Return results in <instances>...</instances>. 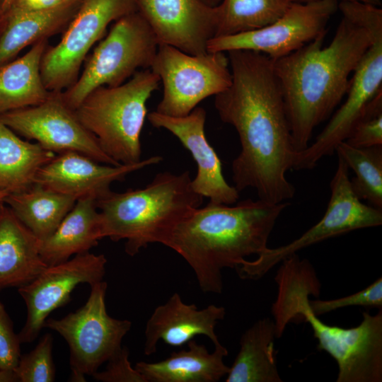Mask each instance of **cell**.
I'll return each mask as SVG.
<instances>
[{
    "label": "cell",
    "instance_id": "32",
    "mask_svg": "<svg viewBox=\"0 0 382 382\" xmlns=\"http://www.w3.org/2000/svg\"><path fill=\"white\" fill-rule=\"evenodd\" d=\"M18 334L13 330V323L0 301V375L2 382L16 381L14 369L21 356Z\"/></svg>",
    "mask_w": 382,
    "mask_h": 382
},
{
    "label": "cell",
    "instance_id": "2",
    "mask_svg": "<svg viewBox=\"0 0 382 382\" xmlns=\"http://www.w3.org/2000/svg\"><path fill=\"white\" fill-rule=\"evenodd\" d=\"M323 34L298 50L273 59L294 147L304 150L316 127L347 94L359 62L371 44L369 30L342 16L327 47Z\"/></svg>",
    "mask_w": 382,
    "mask_h": 382
},
{
    "label": "cell",
    "instance_id": "35",
    "mask_svg": "<svg viewBox=\"0 0 382 382\" xmlns=\"http://www.w3.org/2000/svg\"><path fill=\"white\" fill-rule=\"evenodd\" d=\"M66 1V0H13L10 8L22 11H44L57 7Z\"/></svg>",
    "mask_w": 382,
    "mask_h": 382
},
{
    "label": "cell",
    "instance_id": "1",
    "mask_svg": "<svg viewBox=\"0 0 382 382\" xmlns=\"http://www.w3.org/2000/svg\"><path fill=\"white\" fill-rule=\"evenodd\" d=\"M232 76L228 88L215 96L220 119L236 130L241 150L231 166L238 192L250 187L258 199L278 204L292 199L296 189L286 177L296 151L274 60L251 50L228 52Z\"/></svg>",
    "mask_w": 382,
    "mask_h": 382
},
{
    "label": "cell",
    "instance_id": "22",
    "mask_svg": "<svg viewBox=\"0 0 382 382\" xmlns=\"http://www.w3.org/2000/svg\"><path fill=\"white\" fill-rule=\"evenodd\" d=\"M103 238L96 200H76L53 233L40 241V255L47 266L65 262L78 254L89 252Z\"/></svg>",
    "mask_w": 382,
    "mask_h": 382
},
{
    "label": "cell",
    "instance_id": "33",
    "mask_svg": "<svg viewBox=\"0 0 382 382\" xmlns=\"http://www.w3.org/2000/svg\"><path fill=\"white\" fill-rule=\"evenodd\" d=\"M310 307L318 316L350 306L382 307V277L362 290L339 299L310 300Z\"/></svg>",
    "mask_w": 382,
    "mask_h": 382
},
{
    "label": "cell",
    "instance_id": "39",
    "mask_svg": "<svg viewBox=\"0 0 382 382\" xmlns=\"http://www.w3.org/2000/svg\"><path fill=\"white\" fill-rule=\"evenodd\" d=\"M8 195V192H0V202L4 201V198Z\"/></svg>",
    "mask_w": 382,
    "mask_h": 382
},
{
    "label": "cell",
    "instance_id": "36",
    "mask_svg": "<svg viewBox=\"0 0 382 382\" xmlns=\"http://www.w3.org/2000/svg\"><path fill=\"white\" fill-rule=\"evenodd\" d=\"M315 0H291V2H307ZM337 1H358L378 6L381 0H337Z\"/></svg>",
    "mask_w": 382,
    "mask_h": 382
},
{
    "label": "cell",
    "instance_id": "8",
    "mask_svg": "<svg viewBox=\"0 0 382 382\" xmlns=\"http://www.w3.org/2000/svg\"><path fill=\"white\" fill-rule=\"evenodd\" d=\"M108 284L100 281L91 286L85 304L60 319L47 318L43 328L59 333L69 348L71 381H86L122 348V341L132 322L108 315L105 296Z\"/></svg>",
    "mask_w": 382,
    "mask_h": 382
},
{
    "label": "cell",
    "instance_id": "20",
    "mask_svg": "<svg viewBox=\"0 0 382 382\" xmlns=\"http://www.w3.org/2000/svg\"><path fill=\"white\" fill-rule=\"evenodd\" d=\"M38 239L3 203L0 210V292L30 283L47 266Z\"/></svg>",
    "mask_w": 382,
    "mask_h": 382
},
{
    "label": "cell",
    "instance_id": "37",
    "mask_svg": "<svg viewBox=\"0 0 382 382\" xmlns=\"http://www.w3.org/2000/svg\"><path fill=\"white\" fill-rule=\"evenodd\" d=\"M13 2V0H1V11L4 13H6L7 11L11 7V6L12 5Z\"/></svg>",
    "mask_w": 382,
    "mask_h": 382
},
{
    "label": "cell",
    "instance_id": "38",
    "mask_svg": "<svg viewBox=\"0 0 382 382\" xmlns=\"http://www.w3.org/2000/svg\"><path fill=\"white\" fill-rule=\"evenodd\" d=\"M209 6H215L219 4L220 0H202Z\"/></svg>",
    "mask_w": 382,
    "mask_h": 382
},
{
    "label": "cell",
    "instance_id": "4",
    "mask_svg": "<svg viewBox=\"0 0 382 382\" xmlns=\"http://www.w3.org/2000/svg\"><path fill=\"white\" fill-rule=\"evenodd\" d=\"M274 277L277 294L272 303L276 337L299 316L307 322L318 340V349L330 354L338 367L336 382L382 381V309L364 312L356 327L344 328L323 322L310 307V296L318 297L321 284L312 264L294 254L282 260Z\"/></svg>",
    "mask_w": 382,
    "mask_h": 382
},
{
    "label": "cell",
    "instance_id": "19",
    "mask_svg": "<svg viewBox=\"0 0 382 382\" xmlns=\"http://www.w3.org/2000/svg\"><path fill=\"white\" fill-rule=\"evenodd\" d=\"M223 306L209 305L198 309L194 303L183 302L174 293L163 305L157 306L146 322L144 352L151 355L156 352L159 340L173 347H181L197 335H205L214 345L221 342L215 332L216 324L224 319Z\"/></svg>",
    "mask_w": 382,
    "mask_h": 382
},
{
    "label": "cell",
    "instance_id": "11",
    "mask_svg": "<svg viewBox=\"0 0 382 382\" xmlns=\"http://www.w3.org/2000/svg\"><path fill=\"white\" fill-rule=\"evenodd\" d=\"M358 22L369 30L371 44L354 70L345 102L311 145L297 152L295 170L313 169L323 157L332 155L346 140L366 104L382 90V9L364 11Z\"/></svg>",
    "mask_w": 382,
    "mask_h": 382
},
{
    "label": "cell",
    "instance_id": "29",
    "mask_svg": "<svg viewBox=\"0 0 382 382\" xmlns=\"http://www.w3.org/2000/svg\"><path fill=\"white\" fill-rule=\"evenodd\" d=\"M335 151L354 173L350 183L356 196L382 209V145L356 148L342 141Z\"/></svg>",
    "mask_w": 382,
    "mask_h": 382
},
{
    "label": "cell",
    "instance_id": "3",
    "mask_svg": "<svg viewBox=\"0 0 382 382\" xmlns=\"http://www.w3.org/2000/svg\"><path fill=\"white\" fill-rule=\"evenodd\" d=\"M289 204L247 199L235 205L209 202L186 216L165 245L192 269L202 291L221 294L222 270L236 268L246 257L259 255L281 213Z\"/></svg>",
    "mask_w": 382,
    "mask_h": 382
},
{
    "label": "cell",
    "instance_id": "15",
    "mask_svg": "<svg viewBox=\"0 0 382 382\" xmlns=\"http://www.w3.org/2000/svg\"><path fill=\"white\" fill-rule=\"evenodd\" d=\"M106 264L103 254H78L62 263L47 266L30 283L18 288L27 308L26 320L18 333L21 342H32L37 338L49 315L70 301L77 285L91 286L103 281Z\"/></svg>",
    "mask_w": 382,
    "mask_h": 382
},
{
    "label": "cell",
    "instance_id": "9",
    "mask_svg": "<svg viewBox=\"0 0 382 382\" xmlns=\"http://www.w3.org/2000/svg\"><path fill=\"white\" fill-rule=\"evenodd\" d=\"M337 157V169L330 184V200L322 219L289 243L267 248L255 260L243 261L236 267L241 279H259L283 260L305 248L347 232L382 224L381 209L368 206L356 196L349 168Z\"/></svg>",
    "mask_w": 382,
    "mask_h": 382
},
{
    "label": "cell",
    "instance_id": "27",
    "mask_svg": "<svg viewBox=\"0 0 382 382\" xmlns=\"http://www.w3.org/2000/svg\"><path fill=\"white\" fill-rule=\"evenodd\" d=\"M55 155L37 143L21 139L0 121V192L10 194L29 188L39 170Z\"/></svg>",
    "mask_w": 382,
    "mask_h": 382
},
{
    "label": "cell",
    "instance_id": "28",
    "mask_svg": "<svg viewBox=\"0 0 382 382\" xmlns=\"http://www.w3.org/2000/svg\"><path fill=\"white\" fill-rule=\"evenodd\" d=\"M291 0H223L217 5L215 37L231 35L265 27L280 18Z\"/></svg>",
    "mask_w": 382,
    "mask_h": 382
},
{
    "label": "cell",
    "instance_id": "7",
    "mask_svg": "<svg viewBox=\"0 0 382 382\" xmlns=\"http://www.w3.org/2000/svg\"><path fill=\"white\" fill-rule=\"evenodd\" d=\"M158 46L151 28L139 11L122 16L95 48L81 76L61 92L64 102L75 110L93 90L119 86L139 69H150Z\"/></svg>",
    "mask_w": 382,
    "mask_h": 382
},
{
    "label": "cell",
    "instance_id": "31",
    "mask_svg": "<svg viewBox=\"0 0 382 382\" xmlns=\"http://www.w3.org/2000/svg\"><path fill=\"white\" fill-rule=\"evenodd\" d=\"M345 141L356 148L382 145V90L366 104Z\"/></svg>",
    "mask_w": 382,
    "mask_h": 382
},
{
    "label": "cell",
    "instance_id": "25",
    "mask_svg": "<svg viewBox=\"0 0 382 382\" xmlns=\"http://www.w3.org/2000/svg\"><path fill=\"white\" fill-rule=\"evenodd\" d=\"M275 338V325L268 317L258 320L246 330L226 381L282 382L274 355Z\"/></svg>",
    "mask_w": 382,
    "mask_h": 382
},
{
    "label": "cell",
    "instance_id": "12",
    "mask_svg": "<svg viewBox=\"0 0 382 382\" xmlns=\"http://www.w3.org/2000/svg\"><path fill=\"white\" fill-rule=\"evenodd\" d=\"M137 11V0H81L61 40L42 56L40 72L46 88L62 92L71 86L87 53L108 25Z\"/></svg>",
    "mask_w": 382,
    "mask_h": 382
},
{
    "label": "cell",
    "instance_id": "14",
    "mask_svg": "<svg viewBox=\"0 0 382 382\" xmlns=\"http://www.w3.org/2000/svg\"><path fill=\"white\" fill-rule=\"evenodd\" d=\"M0 121L14 132L37 141L54 153L75 151L108 165H121L108 156L96 137L64 102L61 92H51L36 105L0 114Z\"/></svg>",
    "mask_w": 382,
    "mask_h": 382
},
{
    "label": "cell",
    "instance_id": "21",
    "mask_svg": "<svg viewBox=\"0 0 382 382\" xmlns=\"http://www.w3.org/2000/svg\"><path fill=\"white\" fill-rule=\"evenodd\" d=\"M187 349L173 352L156 362L139 361L135 365L146 382H216L227 375L230 367L224 361L228 352L221 343L209 352L192 340Z\"/></svg>",
    "mask_w": 382,
    "mask_h": 382
},
{
    "label": "cell",
    "instance_id": "26",
    "mask_svg": "<svg viewBox=\"0 0 382 382\" xmlns=\"http://www.w3.org/2000/svg\"><path fill=\"white\" fill-rule=\"evenodd\" d=\"M76 202L73 197L37 183L10 193L4 199L18 220L40 241L53 233Z\"/></svg>",
    "mask_w": 382,
    "mask_h": 382
},
{
    "label": "cell",
    "instance_id": "40",
    "mask_svg": "<svg viewBox=\"0 0 382 382\" xmlns=\"http://www.w3.org/2000/svg\"><path fill=\"white\" fill-rule=\"evenodd\" d=\"M3 203H4V201L0 202V210H1V206H2Z\"/></svg>",
    "mask_w": 382,
    "mask_h": 382
},
{
    "label": "cell",
    "instance_id": "16",
    "mask_svg": "<svg viewBox=\"0 0 382 382\" xmlns=\"http://www.w3.org/2000/svg\"><path fill=\"white\" fill-rule=\"evenodd\" d=\"M137 4L158 45L193 55L207 52V43L216 33L217 6L202 0H137Z\"/></svg>",
    "mask_w": 382,
    "mask_h": 382
},
{
    "label": "cell",
    "instance_id": "24",
    "mask_svg": "<svg viewBox=\"0 0 382 382\" xmlns=\"http://www.w3.org/2000/svg\"><path fill=\"white\" fill-rule=\"evenodd\" d=\"M47 40L35 42L21 57L0 66V114L36 105L50 96L40 72Z\"/></svg>",
    "mask_w": 382,
    "mask_h": 382
},
{
    "label": "cell",
    "instance_id": "34",
    "mask_svg": "<svg viewBox=\"0 0 382 382\" xmlns=\"http://www.w3.org/2000/svg\"><path fill=\"white\" fill-rule=\"evenodd\" d=\"M129 355L127 347H122L107 361L105 369L97 371L92 377L102 382H146L143 376L132 366Z\"/></svg>",
    "mask_w": 382,
    "mask_h": 382
},
{
    "label": "cell",
    "instance_id": "6",
    "mask_svg": "<svg viewBox=\"0 0 382 382\" xmlns=\"http://www.w3.org/2000/svg\"><path fill=\"white\" fill-rule=\"evenodd\" d=\"M160 82L150 69H142L127 82L93 90L74 110L103 151L118 163L141 161L140 136L147 114L146 102Z\"/></svg>",
    "mask_w": 382,
    "mask_h": 382
},
{
    "label": "cell",
    "instance_id": "10",
    "mask_svg": "<svg viewBox=\"0 0 382 382\" xmlns=\"http://www.w3.org/2000/svg\"><path fill=\"white\" fill-rule=\"evenodd\" d=\"M224 52L193 55L168 45H158L150 69L163 86L158 113L182 117L203 100L229 87L232 81Z\"/></svg>",
    "mask_w": 382,
    "mask_h": 382
},
{
    "label": "cell",
    "instance_id": "17",
    "mask_svg": "<svg viewBox=\"0 0 382 382\" xmlns=\"http://www.w3.org/2000/svg\"><path fill=\"white\" fill-rule=\"evenodd\" d=\"M162 159L154 156L137 163L112 166L78 152L66 151L55 155L39 170L35 183L76 200L86 197L97 200L111 191L112 183L122 181L130 173L158 163Z\"/></svg>",
    "mask_w": 382,
    "mask_h": 382
},
{
    "label": "cell",
    "instance_id": "41",
    "mask_svg": "<svg viewBox=\"0 0 382 382\" xmlns=\"http://www.w3.org/2000/svg\"><path fill=\"white\" fill-rule=\"evenodd\" d=\"M0 382H2L1 376L0 375Z\"/></svg>",
    "mask_w": 382,
    "mask_h": 382
},
{
    "label": "cell",
    "instance_id": "23",
    "mask_svg": "<svg viewBox=\"0 0 382 382\" xmlns=\"http://www.w3.org/2000/svg\"><path fill=\"white\" fill-rule=\"evenodd\" d=\"M81 0H66L44 11H22L10 8L6 23L0 37V66L7 63L29 45L47 39L67 27Z\"/></svg>",
    "mask_w": 382,
    "mask_h": 382
},
{
    "label": "cell",
    "instance_id": "13",
    "mask_svg": "<svg viewBox=\"0 0 382 382\" xmlns=\"http://www.w3.org/2000/svg\"><path fill=\"white\" fill-rule=\"evenodd\" d=\"M337 0L292 2L273 23L254 30L212 38L207 52L251 50L272 59L284 57L326 34L327 25L338 9Z\"/></svg>",
    "mask_w": 382,
    "mask_h": 382
},
{
    "label": "cell",
    "instance_id": "18",
    "mask_svg": "<svg viewBox=\"0 0 382 382\" xmlns=\"http://www.w3.org/2000/svg\"><path fill=\"white\" fill-rule=\"evenodd\" d=\"M150 124L163 128L176 137L190 151L197 164V171L192 179V187L214 204H233L239 198V192L230 185L222 173L221 162L206 138V111L196 107L188 115L172 117L153 111L148 115Z\"/></svg>",
    "mask_w": 382,
    "mask_h": 382
},
{
    "label": "cell",
    "instance_id": "30",
    "mask_svg": "<svg viewBox=\"0 0 382 382\" xmlns=\"http://www.w3.org/2000/svg\"><path fill=\"white\" fill-rule=\"evenodd\" d=\"M53 338L46 333L33 349L21 354L14 369L16 381L52 382L55 380V366L52 357Z\"/></svg>",
    "mask_w": 382,
    "mask_h": 382
},
{
    "label": "cell",
    "instance_id": "5",
    "mask_svg": "<svg viewBox=\"0 0 382 382\" xmlns=\"http://www.w3.org/2000/svg\"><path fill=\"white\" fill-rule=\"evenodd\" d=\"M191 181L187 170L166 171L143 188L110 191L96 200L103 237L125 240L130 256L150 243L165 245L175 227L202 204L203 197L194 191Z\"/></svg>",
    "mask_w": 382,
    "mask_h": 382
}]
</instances>
